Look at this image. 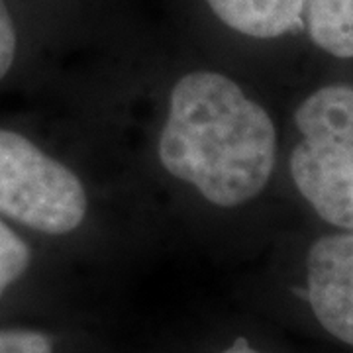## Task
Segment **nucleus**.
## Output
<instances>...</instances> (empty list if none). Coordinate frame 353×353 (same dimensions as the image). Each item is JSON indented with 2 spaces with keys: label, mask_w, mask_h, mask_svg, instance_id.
I'll return each mask as SVG.
<instances>
[{
  "label": "nucleus",
  "mask_w": 353,
  "mask_h": 353,
  "mask_svg": "<svg viewBox=\"0 0 353 353\" xmlns=\"http://www.w3.org/2000/svg\"><path fill=\"white\" fill-rule=\"evenodd\" d=\"M303 26L320 50L353 57V0H304Z\"/></svg>",
  "instance_id": "423d86ee"
},
{
  "label": "nucleus",
  "mask_w": 353,
  "mask_h": 353,
  "mask_svg": "<svg viewBox=\"0 0 353 353\" xmlns=\"http://www.w3.org/2000/svg\"><path fill=\"white\" fill-rule=\"evenodd\" d=\"M308 303L334 338L353 347V234L318 240L308 252Z\"/></svg>",
  "instance_id": "20e7f679"
},
{
  "label": "nucleus",
  "mask_w": 353,
  "mask_h": 353,
  "mask_svg": "<svg viewBox=\"0 0 353 353\" xmlns=\"http://www.w3.org/2000/svg\"><path fill=\"white\" fill-rule=\"evenodd\" d=\"M30 265V250L22 238L0 220V296L22 277Z\"/></svg>",
  "instance_id": "0eeeda50"
},
{
  "label": "nucleus",
  "mask_w": 353,
  "mask_h": 353,
  "mask_svg": "<svg viewBox=\"0 0 353 353\" xmlns=\"http://www.w3.org/2000/svg\"><path fill=\"white\" fill-rule=\"evenodd\" d=\"M0 353H53V345L41 332L0 330Z\"/></svg>",
  "instance_id": "6e6552de"
},
{
  "label": "nucleus",
  "mask_w": 353,
  "mask_h": 353,
  "mask_svg": "<svg viewBox=\"0 0 353 353\" xmlns=\"http://www.w3.org/2000/svg\"><path fill=\"white\" fill-rule=\"evenodd\" d=\"M277 132L271 116L232 79L196 71L171 92L159 159L216 206H240L273 173Z\"/></svg>",
  "instance_id": "f257e3e1"
},
{
  "label": "nucleus",
  "mask_w": 353,
  "mask_h": 353,
  "mask_svg": "<svg viewBox=\"0 0 353 353\" xmlns=\"http://www.w3.org/2000/svg\"><path fill=\"white\" fill-rule=\"evenodd\" d=\"M303 138L290 155V175L320 218L353 230V87L318 88L299 106Z\"/></svg>",
  "instance_id": "f03ea898"
},
{
  "label": "nucleus",
  "mask_w": 353,
  "mask_h": 353,
  "mask_svg": "<svg viewBox=\"0 0 353 353\" xmlns=\"http://www.w3.org/2000/svg\"><path fill=\"white\" fill-rule=\"evenodd\" d=\"M16 30L12 18L6 10L4 0H0V79L10 71L16 57Z\"/></svg>",
  "instance_id": "1a4fd4ad"
},
{
  "label": "nucleus",
  "mask_w": 353,
  "mask_h": 353,
  "mask_svg": "<svg viewBox=\"0 0 353 353\" xmlns=\"http://www.w3.org/2000/svg\"><path fill=\"white\" fill-rule=\"evenodd\" d=\"M212 12L243 36L273 39L303 26L304 0H206Z\"/></svg>",
  "instance_id": "39448f33"
},
{
  "label": "nucleus",
  "mask_w": 353,
  "mask_h": 353,
  "mask_svg": "<svg viewBox=\"0 0 353 353\" xmlns=\"http://www.w3.org/2000/svg\"><path fill=\"white\" fill-rule=\"evenodd\" d=\"M0 212L51 236L73 232L87 214L79 176L16 132L0 130Z\"/></svg>",
  "instance_id": "7ed1b4c3"
},
{
  "label": "nucleus",
  "mask_w": 353,
  "mask_h": 353,
  "mask_svg": "<svg viewBox=\"0 0 353 353\" xmlns=\"http://www.w3.org/2000/svg\"><path fill=\"white\" fill-rule=\"evenodd\" d=\"M222 353H261V352L253 350L252 343L245 340V338H238V340L234 341L230 347H226Z\"/></svg>",
  "instance_id": "9d476101"
}]
</instances>
